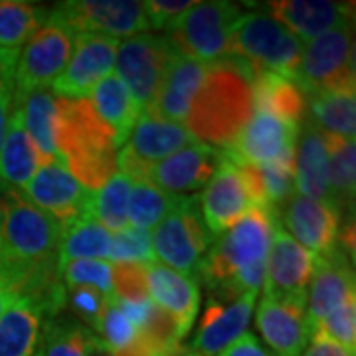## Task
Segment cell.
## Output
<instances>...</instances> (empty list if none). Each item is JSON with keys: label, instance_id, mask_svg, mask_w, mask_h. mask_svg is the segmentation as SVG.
Segmentation results:
<instances>
[{"label": "cell", "instance_id": "3", "mask_svg": "<svg viewBox=\"0 0 356 356\" xmlns=\"http://www.w3.org/2000/svg\"><path fill=\"white\" fill-rule=\"evenodd\" d=\"M117 140L89 99L58 97L56 151L58 161L89 192L107 184L117 168Z\"/></svg>", "mask_w": 356, "mask_h": 356}, {"label": "cell", "instance_id": "14", "mask_svg": "<svg viewBox=\"0 0 356 356\" xmlns=\"http://www.w3.org/2000/svg\"><path fill=\"white\" fill-rule=\"evenodd\" d=\"M299 125L287 123L273 115L255 111L240 137L224 154L234 163L264 166L275 163L295 165V147Z\"/></svg>", "mask_w": 356, "mask_h": 356}, {"label": "cell", "instance_id": "17", "mask_svg": "<svg viewBox=\"0 0 356 356\" xmlns=\"http://www.w3.org/2000/svg\"><path fill=\"white\" fill-rule=\"evenodd\" d=\"M315 255L293 240L280 226L273 232L266 266L264 297L307 303V291L313 275Z\"/></svg>", "mask_w": 356, "mask_h": 356}, {"label": "cell", "instance_id": "51", "mask_svg": "<svg viewBox=\"0 0 356 356\" xmlns=\"http://www.w3.org/2000/svg\"><path fill=\"white\" fill-rule=\"evenodd\" d=\"M168 356H198V355H194L192 350H188V348H182V346H178L177 350L175 353H170Z\"/></svg>", "mask_w": 356, "mask_h": 356}, {"label": "cell", "instance_id": "16", "mask_svg": "<svg viewBox=\"0 0 356 356\" xmlns=\"http://www.w3.org/2000/svg\"><path fill=\"white\" fill-rule=\"evenodd\" d=\"M255 297L257 295L254 293H243L238 297L212 295L188 350L198 356H220L226 353L248 332Z\"/></svg>", "mask_w": 356, "mask_h": 356}, {"label": "cell", "instance_id": "52", "mask_svg": "<svg viewBox=\"0 0 356 356\" xmlns=\"http://www.w3.org/2000/svg\"><path fill=\"white\" fill-rule=\"evenodd\" d=\"M0 248H2V202H0Z\"/></svg>", "mask_w": 356, "mask_h": 356}, {"label": "cell", "instance_id": "38", "mask_svg": "<svg viewBox=\"0 0 356 356\" xmlns=\"http://www.w3.org/2000/svg\"><path fill=\"white\" fill-rule=\"evenodd\" d=\"M60 277L67 289L72 287H91L103 297H113L111 283V264L99 259H79L70 261L60 269Z\"/></svg>", "mask_w": 356, "mask_h": 356}, {"label": "cell", "instance_id": "18", "mask_svg": "<svg viewBox=\"0 0 356 356\" xmlns=\"http://www.w3.org/2000/svg\"><path fill=\"white\" fill-rule=\"evenodd\" d=\"M254 206L240 166L224 154L220 168L198 196V208L210 236L216 240L222 232L234 226Z\"/></svg>", "mask_w": 356, "mask_h": 356}, {"label": "cell", "instance_id": "13", "mask_svg": "<svg viewBox=\"0 0 356 356\" xmlns=\"http://www.w3.org/2000/svg\"><path fill=\"white\" fill-rule=\"evenodd\" d=\"M350 255L339 242L327 254L315 255L313 275L307 291L305 321L309 339L337 307L355 295V269Z\"/></svg>", "mask_w": 356, "mask_h": 356}, {"label": "cell", "instance_id": "21", "mask_svg": "<svg viewBox=\"0 0 356 356\" xmlns=\"http://www.w3.org/2000/svg\"><path fill=\"white\" fill-rule=\"evenodd\" d=\"M267 8L295 38L301 40V44H309L337 26L353 22L355 14L353 2L331 0H273Z\"/></svg>", "mask_w": 356, "mask_h": 356}, {"label": "cell", "instance_id": "15", "mask_svg": "<svg viewBox=\"0 0 356 356\" xmlns=\"http://www.w3.org/2000/svg\"><path fill=\"white\" fill-rule=\"evenodd\" d=\"M22 194L62 228L81 218H91L93 192L86 191L62 163L40 166L38 172L22 188Z\"/></svg>", "mask_w": 356, "mask_h": 356}, {"label": "cell", "instance_id": "26", "mask_svg": "<svg viewBox=\"0 0 356 356\" xmlns=\"http://www.w3.org/2000/svg\"><path fill=\"white\" fill-rule=\"evenodd\" d=\"M50 165L36 149L34 140L28 137L22 115L13 103V111L8 119V129L4 145L0 149V186H10L22 191L32 177L40 170V166Z\"/></svg>", "mask_w": 356, "mask_h": 356}, {"label": "cell", "instance_id": "12", "mask_svg": "<svg viewBox=\"0 0 356 356\" xmlns=\"http://www.w3.org/2000/svg\"><path fill=\"white\" fill-rule=\"evenodd\" d=\"M117 48L119 40L109 36L91 32L76 34L70 62L51 83L54 95L65 99H88L93 88L113 72Z\"/></svg>", "mask_w": 356, "mask_h": 356}, {"label": "cell", "instance_id": "42", "mask_svg": "<svg viewBox=\"0 0 356 356\" xmlns=\"http://www.w3.org/2000/svg\"><path fill=\"white\" fill-rule=\"evenodd\" d=\"M317 332L356 355V295L348 297L318 325Z\"/></svg>", "mask_w": 356, "mask_h": 356}, {"label": "cell", "instance_id": "39", "mask_svg": "<svg viewBox=\"0 0 356 356\" xmlns=\"http://www.w3.org/2000/svg\"><path fill=\"white\" fill-rule=\"evenodd\" d=\"M107 261L113 264H156L151 243V232L137 228H125L123 232L111 234V250Z\"/></svg>", "mask_w": 356, "mask_h": 356}, {"label": "cell", "instance_id": "23", "mask_svg": "<svg viewBox=\"0 0 356 356\" xmlns=\"http://www.w3.org/2000/svg\"><path fill=\"white\" fill-rule=\"evenodd\" d=\"M206 74H208V64L177 54L154 102L145 113L156 115L161 119L184 125L192 102L202 86Z\"/></svg>", "mask_w": 356, "mask_h": 356}, {"label": "cell", "instance_id": "28", "mask_svg": "<svg viewBox=\"0 0 356 356\" xmlns=\"http://www.w3.org/2000/svg\"><path fill=\"white\" fill-rule=\"evenodd\" d=\"M44 315L36 297H18L0 317V356H34Z\"/></svg>", "mask_w": 356, "mask_h": 356}, {"label": "cell", "instance_id": "46", "mask_svg": "<svg viewBox=\"0 0 356 356\" xmlns=\"http://www.w3.org/2000/svg\"><path fill=\"white\" fill-rule=\"evenodd\" d=\"M301 356H355L353 353H348L346 348H343L341 344L332 343L331 339H327L325 334L315 332L309 343H307L305 350Z\"/></svg>", "mask_w": 356, "mask_h": 356}, {"label": "cell", "instance_id": "40", "mask_svg": "<svg viewBox=\"0 0 356 356\" xmlns=\"http://www.w3.org/2000/svg\"><path fill=\"white\" fill-rule=\"evenodd\" d=\"M259 182L264 188L266 204L280 214V210L295 196V165L275 163V165L255 166Z\"/></svg>", "mask_w": 356, "mask_h": 356}, {"label": "cell", "instance_id": "35", "mask_svg": "<svg viewBox=\"0 0 356 356\" xmlns=\"http://www.w3.org/2000/svg\"><path fill=\"white\" fill-rule=\"evenodd\" d=\"M48 20V10L32 2L0 0V48L18 50Z\"/></svg>", "mask_w": 356, "mask_h": 356}, {"label": "cell", "instance_id": "29", "mask_svg": "<svg viewBox=\"0 0 356 356\" xmlns=\"http://www.w3.org/2000/svg\"><path fill=\"white\" fill-rule=\"evenodd\" d=\"M13 103L22 115L26 133L34 140L44 161L60 163L56 151L58 97L54 95V91L50 88H42L28 93H13Z\"/></svg>", "mask_w": 356, "mask_h": 356}, {"label": "cell", "instance_id": "19", "mask_svg": "<svg viewBox=\"0 0 356 356\" xmlns=\"http://www.w3.org/2000/svg\"><path fill=\"white\" fill-rule=\"evenodd\" d=\"M224 161V151L194 143L151 166L147 180L168 194L184 196L204 188Z\"/></svg>", "mask_w": 356, "mask_h": 356}, {"label": "cell", "instance_id": "2", "mask_svg": "<svg viewBox=\"0 0 356 356\" xmlns=\"http://www.w3.org/2000/svg\"><path fill=\"white\" fill-rule=\"evenodd\" d=\"M254 70L236 56L208 65L184 127L198 143L228 151L254 111Z\"/></svg>", "mask_w": 356, "mask_h": 356}, {"label": "cell", "instance_id": "7", "mask_svg": "<svg viewBox=\"0 0 356 356\" xmlns=\"http://www.w3.org/2000/svg\"><path fill=\"white\" fill-rule=\"evenodd\" d=\"M177 54L166 36L149 32L119 42L115 76L123 81L140 113H145L154 102Z\"/></svg>", "mask_w": 356, "mask_h": 356}, {"label": "cell", "instance_id": "48", "mask_svg": "<svg viewBox=\"0 0 356 356\" xmlns=\"http://www.w3.org/2000/svg\"><path fill=\"white\" fill-rule=\"evenodd\" d=\"M18 50L0 48V86L14 89V70H16Z\"/></svg>", "mask_w": 356, "mask_h": 356}, {"label": "cell", "instance_id": "5", "mask_svg": "<svg viewBox=\"0 0 356 356\" xmlns=\"http://www.w3.org/2000/svg\"><path fill=\"white\" fill-rule=\"evenodd\" d=\"M242 14L240 4L226 0L196 2L166 28L165 36L178 54L202 64H216L229 56V34Z\"/></svg>", "mask_w": 356, "mask_h": 356}, {"label": "cell", "instance_id": "6", "mask_svg": "<svg viewBox=\"0 0 356 356\" xmlns=\"http://www.w3.org/2000/svg\"><path fill=\"white\" fill-rule=\"evenodd\" d=\"M214 238L204 224L198 198L180 196L151 234V243L159 264L178 273L198 280L204 255L210 250Z\"/></svg>", "mask_w": 356, "mask_h": 356}, {"label": "cell", "instance_id": "1", "mask_svg": "<svg viewBox=\"0 0 356 356\" xmlns=\"http://www.w3.org/2000/svg\"><path fill=\"white\" fill-rule=\"evenodd\" d=\"M280 214L254 206L234 226L222 232L204 255L198 280L220 297L257 295L264 287L266 266Z\"/></svg>", "mask_w": 356, "mask_h": 356}, {"label": "cell", "instance_id": "53", "mask_svg": "<svg viewBox=\"0 0 356 356\" xmlns=\"http://www.w3.org/2000/svg\"><path fill=\"white\" fill-rule=\"evenodd\" d=\"M34 356H40V355H38V353H34Z\"/></svg>", "mask_w": 356, "mask_h": 356}, {"label": "cell", "instance_id": "11", "mask_svg": "<svg viewBox=\"0 0 356 356\" xmlns=\"http://www.w3.org/2000/svg\"><path fill=\"white\" fill-rule=\"evenodd\" d=\"M194 143L198 140L182 123L166 121L151 113H140L133 131L129 133L127 147L119 153L117 168L133 182L147 180L151 166Z\"/></svg>", "mask_w": 356, "mask_h": 356}, {"label": "cell", "instance_id": "44", "mask_svg": "<svg viewBox=\"0 0 356 356\" xmlns=\"http://www.w3.org/2000/svg\"><path fill=\"white\" fill-rule=\"evenodd\" d=\"M65 297H70L72 309L88 323L89 329L93 332H97V327L102 323L103 311H105L107 301L111 297H103L97 289H91V287H72Z\"/></svg>", "mask_w": 356, "mask_h": 356}, {"label": "cell", "instance_id": "41", "mask_svg": "<svg viewBox=\"0 0 356 356\" xmlns=\"http://www.w3.org/2000/svg\"><path fill=\"white\" fill-rule=\"evenodd\" d=\"M97 334L102 339L107 355H115V353L127 348L129 344L135 341V337L139 334V329L125 317V313L121 311L117 299L111 297L107 301L105 311H103L102 323L97 327Z\"/></svg>", "mask_w": 356, "mask_h": 356}, {"label": "cell", "instance_id": "8", "mask_svg": "<svg viewBox=\"0 0 356 356\" xmlns=\"http://www.w3.org/2000/svg\"><path fill=\"white\" fill-rule=\"evenodd\" d=\"M295 81L307 95L327 89L355 88L353 22L337 26L303 46Z\"/></svg>", "mask_w": 356, "mask_h": 356}, {"label": "cell", "instance_id": "27", "mask_svg": "<svg viewBox=\"0 0 356 356\" xmlns=\"http://www.w3.org/2000/svg\"><path fill=\"white\" fill-rule=\"evenodd\" d=\"M252 97L255 111L273 115L299 127L305 121L307 93L291 77L271 72H255Z\"/></svg>", "mask_w": 356, "mask_h": 356}, {"label": "cell", "instance_id": "9", "mask_svg": "<svg viewBox=\"0 0 356 356\" xmlns=\"http://www.w3.org/2000/svg\"><path fill=\"white\" fill-rule=\"evenodd\" d=\"M48 16L70 26L76 34L91 32L115 40L151 30L147 6L137 0H67L58 2Z\"/></svg>", "mask_w": 356, "mask_h": 356}, {"label": "cell", "instance_id": "45", "mask_svg": "<svg viewBox=\"0 0 356 356\" xmlns=\"http://www.w3.org/2000/svg\"><path fill=\"white\" fill-rule=\"evenodd\" d=\"M194 0H149L145 2L151 30H166L194 6Z\"/></svg>", "mask_w": 356, "mask_h": 356}, {"label": "cell", "instance_id": "49", "mask_svg": "<svg viewBox=\"0 0 356 356\" xmlns=\"http://www.w3.org/2000/svg\"><path fill=\"white\" fill-rule=\"evenodd\" d=\"M10 111H13V88L0 86V149L4 145Z\"/></svg>", "mask_w": 356, "mask_h": 356}, {"label": "cell", "instance_id": "34", "mask_svg": "<svg viewBox=\"0 0 356 356\" xmlns=\"http://www.w3.org/2000/svg\"><path fill=\"white\" fill-rule=\"evenodd\" d=\"M40 356H93L107 355L102 339L79 323L60 321L46 325L40 332Z\"/></svg>", "mask_w": 356, "mask_h": 356}, {"label": "cell", "instance_id": "31", "mask_svg": "<svg viewBox=\"0 0 356 356\" xmlns=\"http://www.w3.org/2000/svg\"><path fill=\"white\" fill-rule=\"evenodd\" d=\"M89 103L103 123L113 131L117 147H121L129 139V133L133 131L140 115L123 81L115 74L103 77L91 91Z\"/></svg>", "mask_w": 356, "mask_h": 356}, {"label": "cell", "instance_id": "30", "mask_svg": "<svg viewBox=\"0 0 356 356\" xmlns=\"http://www.w3.org/2000/svg\"><path fill=\"white\" fill-rule=\"evenodd\" d=\"M355 88L327 89L307 95V111L315 127L329 137L355 139L356 97Z\"/></svg>", "mask_w": 356, "mask_h": 356}, {"label": "cell", "instance_id": "4", "mask_svg": "<svg viewBox=\"0 0 356 356\" xmlns=\"http://www.w3.org/2000/svg\"><path fill=\"white\" fill-rule=\"evenodd\" d=\"M303 44L266 10L243 13L229 34V56L255 72H271L295 79Z\"/></svg>", "mask_w": 356, "mask_h": 356}, {"label": "cell", "instance_id": "33", "mask_svg": "<svg viewBox=\"0 0 356 356\" xmlns=\"http://www.w3.org/2000/svg\"><path fill=\"white\" fill-rule=\"evenodd\" d=\"M325 137L327 156H329V191L331 204L341 212H353L356 192V163L355 139Z\"/></svg>", "mask_w": 356, "mask_h": 356}, {"label": "cell", "instance_id": "50", "mask_svg": "<svg viewBox=\"0 0 356 356\" xmlns=\"http://www.w3.org/2000/svg\"><path fill=\"white\" fill-rule=\"evenodd\" d=\"M16 299H18V293H16V289H14L13 285L0 275V317L4 315V311L13 305Z\"/></svg>", "mask_w": 356, "mask_h": 356}, {"label": "cell", "instance_id": "20", "mask_svg": "<svg viewBox=\"0 0 356 356\" xmlns=\"http://www.w3.org/2000/svg\"><path fill=\"white\" fill-rule=\"evenodd\" d=\"M281 214L285 232L313 255L327 254L339 242L341 212L332 204L295 194Z\"/></svg>", "mask_w": 356, "mask_h": 356}, {"label": "cell", "instance_id": "24", "mask_svg": "<svg viewBox=\"0 0 356 356\" xmlns=\"http://www.w3.org/2000/svg\"><path fill=\"white\" fill-rule=\"evenodd\" d=\"M149 297L154 305L177 317L182 332L191 331L200 309V289L196 280H191L163 264L147 266Z\"/></svg>", "mask_w": 356, "mask_h": 356}, {"label": "cell", "instance_id": "32", "mask_svg": "<svg viewBox=\"0 0 356 356\" xmlns=\"http://www.w3.org/2000/svg\"><path fill=\"white\" fill-rule=\"evenodd\" d=\"M111 250V232L105 229L95 218H81L62 228L58 245V269L70 261L99 259L107 261Z\"/></svg>", "mask_w": 356, "mask_h": 356}, {"label": "cell", "instance_id": "37", "mask_svg": "<svg viewBox=\"0 0 356 356\" xmlns=\"http://www.w3.org/2000/svg\"><path fill=\"white\" fill-rule=\"evenodd\" d=\"M180 200L177 194H168L149 180H135L129 198V226L151 232Z\"/></svg>", "mask_w": 356, "mask_h": 356}, {"label": "cell", "instance_id": "36", "mask_svg": "<svg viewBox=\"0 0 356 356\" xmlns=\"http://www.w3.org/2000/svg\"><path fill=\"white\" fill-rule=\"evenodd\" d=\"M131 188H133V180L117 170L103 188L93 192L91 218H95L105 229H111V234L129 228Z\"/></svg>", "mask_w": 356, "mask_h": 356}, {"label": "cell", "instance_id": "22", "mask_svg": "<svg viewBox=\"0 0 356 356\" xmlns=\"http://www.w3.org/2000/svg\"><path fill=\"white\" fill-rule=\"evenodd\" d=\"M307 303L264 297L257 307V329L273 356H301L309 343Z\"/></svg>", "mask_w": 356, "mask_h": 356}, {"label": "cell", "instance_id": "10", "mask_svg": "<svg viewBox=\"0 0 356 356\" xmlns=\"http://www.w3.org/2000/svg\"><path fill=\"white\" fill-rule=\"evenodd\" d=\"M76 32L48 16L46 24L18 51L13 93H28L51 86L70 62Z\"/></svg>", "mask_w": 356, "mask_h": 356}, {"label": "cell", "instance_id": "25", "mask_svg": "<svg viewBox=\"0 0 356 356\" xmlns=\"http://www.w3.org/2000/svg\"><path fill=\"white\" fill-rule=\"evenodd\" d=\"M295 147V191L297 194L331 204L329 191V156L323 133L305 117Z\"/></svg>", "mask_w": 356, "mask_h": 356}, {"label": "cell", "instance_id": "47", "mask_svg": "<svg viewBox=\"0 0 356 356\" xmlns=\"http://www.w3.org/2000/svg\"><path fill=\"white\" fill-rule=\"evenodd\" d=\"M220 356H273L267 350L264 344L259 343V339L252 334V332H245L242 339H238L236 343L229 346L226 353H222Z\"/></svg>", "mask_w": 356, "mask_h": 356}, {"label": "cell", "instance_id": "43", "mask_svg": "<svg viewBox=\"0 0 356 356\" xmlns=\"http://www.w3.org/2000/svg\"><path fill=\"white\" fill-rule=\"evenodd\" d=\"M111 283L113 297L119 301L140 303L149 301L147 266L143 264H111Z\"/></svg>", "mask_w": 356, "mask_h": 356}]
</instances>
